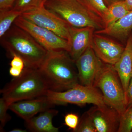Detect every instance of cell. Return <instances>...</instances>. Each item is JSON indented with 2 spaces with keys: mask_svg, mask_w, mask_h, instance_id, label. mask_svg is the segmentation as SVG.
<instances>
[{
  "mask_svg": "<svg viewBox=\"0 0 132 132\" xmlns=\"http://www.w3.org/2000/svg\"><path fill=\"white\" fill-rule=\"evenodd\" d=\"M104 2L108 7L109 6L115 3L118 2L123 1L124 0H104Z\"/></svg>",
  "mask_w": 132,
  "mask_h": 132,
  "instance_id": "f1b7e54d",
  "label": "cell"
},
{
  "mask_svg": "<svg viewBox=\"0 0 132 132\" xmlns=\"http://www.w3.org/2000/svg\"><path fill=\"white\" fill-rule=\"evenodd\" d=\"M95 31V29L92 27H76L70 26L68 53L74 61L75 62L91 46Z\"/></svg>",
  "mask_w": 132,
  "mask_h": 132,
  "instance_id": "4fadbf2b",
  "label": "cell"
},
{
  "mask_svg": "<svg viewBox=\"0 0 132 132\" xmlns=\"http://www.w3.org/2000/svg\"><path fill=\"white\" fill-rule=\"evenodd\" d=\"M23 70L20 69L10 67L9 70V73L10 75L14 77V78H17L21 74Z\"/></svg>",
  "mask_w": 132,
  "mask_h": 132,
  "instance_id": "83f0119b",
  "label": "cell"
},
{
  "mask_svg": "<svg viewBox=\"0 0 132 132\" xmlns=\"http://www.w3.org/2000/svg\"><path fill=\"white\" fill-rule=\"evenodd\" d=\"M10 104L3 97L0 99V130L2 132L3 128L8 121L11 119L7 113Z\"/></svg>",
  "mask_w": 132,
  "mask_h": 132,
  "instance_id": "603a6c76",
  "label": "cell"
},
{
  "mask_svg": "<svg viewBox=\"0 0 132 132\" xmlns=\"http://www.w3.org/2000/svg\"><path fill=\"white\" fill-rule=\"evenodd\" d=\"M21 15L34 24L48 29L64 39L69 40L71 26L47 9L44 5L24 12Z\"/></svg>",
  "mask_w": 132,
  "mask_h": 132,
  "instance_id": "ba28073f",
  "label": "cell"
},
{
  "mask_svg": "<svg viewBox=\"0 0 132 132\" xmlns=\"http://www.w3.org/2000/svg\"><path fill=\"white\" fill-rule=\"evenodd\" d=\"M132 131V106L127 109L121 115L118 132H131Z\"/></svg>",
  "mask_w": 132,
  "mask_h": 132,
  "instance_id": "7402d4cb",
  "label": "cell"
},
{
  "mask_svg": "<svg viewBox=\"0 0 132 132\" xmlns=\"http://www.w3.org/2000/svg\"><path fill=\"white\" fill-rule=\"evenodd\" d=\"M14 24L27 32L48 52L59 50L69 52V43L67 40L53 32L34 24L21 15L16 19Z\"/></svg>",
  "mask_w": 132,
  "mask_h": 132,
  "instance_id": "52a82bcc",
  "label": "cell"
},
{
  "mask_svg": "<svg viewBox=\"0 0 132 132\" xmlns=\"http://www.w3.org/2000/svg\"><path fill=\"white\" fill-rule=\"evenodd\" d=\"M74 132H97L92 118L87 111L82 115Z\"/></svg>",
  "mask_w": 132,
  "mask_h": 132,
  "instance_id": "44dd1931",
  "label": "cell"
},
{
  "mask_svg": "<svg viewBox=\"0 0 132 132\" xmlns=\"http://www.w3.org/2000/svg\"></svg>",
  "mask_w": 132,
  "mask_h": 132,
  "instance_id": "d6a6232c",
  "label": "cell"
},
{
  "mask_svg": "<svg viewBox=\"0 0 132 132\" xmlns=\"http://www.w3.org/2000/svg\"><path fill=\"white\" fill-rule=\"evenodd\" d=\"M48 1V0H43V4H45V3L47 1Z\"/></svg>",
  "mask_w": 132,
  "mask_h": 132,
  "instance_id": "1f68e13d",
  "label": "cell"
},
{
  "mask_svg": "<svg viewBox=\"0 0 132 132\" xmlns=\"http://www.w3.org/2000/svg\"><path fill=\"white\" fill-rule=\"evenodd\" d=\"M75 64L67 51H50L39 69L47 81L50 90L63 92L80 84Z\"/></svg>",
  "mask_w": 132,
  "mask_h": 132,
  "instance_id": "6da1fadb",
  "label": "cell"
},
{
  "mask_svg": "<svg viewBox=\"0 0 132 132\" xmlns=\"http://www.w3.org/2000/svg\"><path fill=\"white\" fill-rule=\"evenodd\" d=\"M130 12L124 1L115 3L108 7L106 14L103 19L105 28L115 23Z\"/></svg>",
  "mask_w": 132,
  "mask_h": 132,
  "instance_id": "e0dca14e",
  "label": "cell"
},
{
  "mask_svg": "<svg viewBox=\"0 0 132 132\" xmlns=\"http://www.w3.org/2000/svg\"><path fill=\"white\" fill-rule=\"evenodd\" d=\"M44 6L71 26L92 27L96 30L105 28L102 19L87 9L78 0H48Z\"/></svg>",
  "mask_w": 132,
  "mask_h": 132,
  "instance_id": "277c9868",
  "label": "cell"
},
{
  "mask_svg": "<svg viewBox=\"0 0 132 132\" xmlns=\"http://www.w3.org/2000/svg\"><path fill=\"white\" fill-rule=\"evenodd\" d=\"M22 14L13 8L0 10V38L7 32Z\"/></svg>",
  "mask_w": 132,
  "mask_h": 132,
  "instance_id": "ac0fdd59",
  "label": "cell"
},
{
  "mask_svg": "<svg viewBox=\"0 0 132 132\" xmlns=\"http://www.w3.org/2000/svg\"><path fill=\"white\" fill-rule=\"evenodd\" d=\"M50 87L39 68L26 67L1 90L2 97L10 105L13 102L46 95Z\"/></svg>",
  "mask_w": 132,
  "mask_h": 132,
  "instance_id": "3957f363",
  "label": "cell"
},
{
  "mask_svg": "<svg viewBox=\"0 0 132 132\" xmlns=\"http://www.w3.org/2000/svg\"><path fill=\"white\" fill-rule=\"evenodd\" d=\"M91 47L105 64L114 65L123 54L125 47L103 35L95 33Z\"/></svg>",
  "mask_w": 132,
  "mask_h": 132,
  "instance_id": "8fae6325",
  "label": "cell"
},
{
  "mask_svg": "<svg viewBox=\"0 0 132 132\" xmlns=\"http://www.w3.org/2000/svg\"><path fill=\"white\" fill-rule=\"evenodd\" d=\"M78 1L87 9L97 15L103 20L108 9V7L106 5L104 0Z\"/></svg>",
  "mask_w": 132,
  "mask_h": 132,
  "instance_id": "d6986e66",
  "label": "cell"
},
{
  "mask_svg": "<svg viewBox=\"0 0 132 132\" xmlns=\"http://www.w3.org/2000/svg\"><path fill=\"white\" fill-rule=\"evenodd\" d=\"M65 124L70 130L75 132L78 127L79 120L78 116L75 113L67 114L65 116Z\"/></svg>",
  "mask_w": 132,
  "mask_h": 132,
  "instance_id": "cb8c5ba5",
  "label": "cell"
},
{
  "mask_svg": "<svg viewBox=\"0 0 132 132\" xmlns=\"http://www.w3.org/2000/svg\"><path fill=\"white\" fill-rule=\"evenodd\" d=\"M101 91L106 104L121 115L126 109L125 91L114 66L104 63L95 83Z\"/></svg>",
  "mask_w": 132,
  "mask_h": 132,
  "instance_id": "5b68a950",
  "label": "cell"
},
{
  "mask_svg": "<svg viewBox=\"0 0 132 132\" xmlns=\"http://www.w3.org/2000/svg\"><path fill=\"white\" fill-rule=\"evenodd\" d=\"M113 66L120 79L126 94L132 78V34L127 39L123 54Z\"/></svg>",
  "mask_w": 132,
  "mask_h": 132,
  "instance_id": "5bb4252c",
  "label": "cell"
},
{
  "mask_svg": "<svg viewBox=\"0 0 132 132\" xmlns=\"http://www.w3.org/2000/svg\"><path fill=\"white\" fill-rule=\"evenodd\" d=\"M87 112L97 132H118L121 115L113 108L107 104L95 105Z\"/></svg>",
  "mask_w": 132,
  "mask_h": 132,
  "instance_id": "30bf717a",
  "label": "cell"
},
{
  "mask_svg": "<svg viewBox=\"0 0 132 132\" xmlns=\"http://www.w3.org/2000/svg\"><path fill=\"white\" fill-rule=\"evenodd\" d=\"M126 106L127 109L132 106V78L130 80L126 94Z\"/></svg>",
  "mask_w": 132,
  "mask_h": 132,
  "instance_id": "484cf974",
  "label": "cell"
},
{
  "mask_svg": "<svg viewBox=\"0 0 132 132\" xmlns=\"http://www.w3.org/2000/svg\"><path fill=\"white\" fill-rule=\"evenodd\" d=\"M81 85L94 87L98 75L104 63L95 54L91 46L75 61Z\"/></svg>",
  "mask_w": 132,
  "mask_h": 132,
  "instance_id": "9c48e42d",
  "label": "cell"
},
{
  "mask_svg": "<svg viewBox=\"0 0 132 132\" xmlns=\"http://www.w3.org/2000/svg\"></svg>",
  "mask_w": 132,
  "mask_h": 132,
  "instance_id": "836d02e7",
  "label": "cell"
},
{
  "mask_svg": "<svg viewBox=\"0 0 132 132\" xmlns=\"http://www.w3.org/2000/svg\"><path fill=\"white\" fill-rule=\"evenodd\" d=\"M132 30V11L111 26L95 33L109 36L120 41L128 38Z\"/></svg>",
  "mask_w": 132,
  "mask_h": 132,
  "instance_id": "9a60e30c",
  "label": "cell"
},
{
  "mask_svg": "<svg viewBox=\"0 0 132 132\" xmlns=\"http://www.w3.org/2000/svg\"><path fill=\"white\" fill-rule=\"evenodd\" d=\"M16 0H0V10L13 8Z\"/></svg>",
  "mask_w": 132,
  "mask_h": 132,
  "instance_id": "4316f807",
  "label": "cell"
},
{
  "mask_svg": "<svg viewBox=\"0 0 132 132\" xmlns=\"http://www.w3.org/2000/svg\"><path fill=\"white\" fill-rule=\"evenodd\" d=\"M43 6V0H16L13 8L22 13Z\"/></svg>",
  "mask_w": 132,
  "mask_h": 132,
  "instance_id": "ffe728a7",
  "label": "cell"
},
{
  "mask_svg": "<svg viewBox=\"0 0 132 132\" xmlns=\"http://www.w3.org/2000/svg\"><path fill=\"white\" fill-rule=\"evenodd\" d=\"M10 132H27L26 130L23 129H20V128H15L13 130L10 131Z\"/></svg>",
  "mask_w": 132,
  "mask_h": 132,
  "instance_id": "4dcf8cb0",
  "label": "cell"
},
{
  "mask_svg": "<svg viewBox=\"0 0 132 132\" xmlns=\"http://www.w3.org/2000/svg\"><path fill=\"white\" fill-rule=\"evenodd\" d=\"M46 95L57 105L71 104L81 106L93 104L101 106L106 104L102 94L97 88L80 84L63 92L49 90Z\"/></svg>",
  "mask_w": 132,
  "mask_h": 132,
  "instance_id": "8992f818",
  "label": "cell"
},
{
  "mask_svg": "<svg viewBox=\"0 0 132 132\" xmlns=\"http://www.w3.org/2000/svg\"><path fill=\"white\" fill-rule=\"evenodd\" d=\"M1 44L9 57H21L28 67L39 68L48 53L27 32L14 24L1 37Z\"/></svg>",
  "mask_w": 132,
  "mask_h": 132,
  "instance_id": "7a4b0ae2",
  "label": "cell"
},
{
  "mask_svg": "<svg viewBox=\"0 0 132 132\" xmlns=\"http://www.w3.org/2000/svg\"><path fill=\"white\" fill-rule=\"evenodd\" d=\"M10 65V67L24 70L26 67V64L22 59L19 56L14 55L12 57Z\"/></svg>",
  "mask_w": 132,
  "mask_h": 132,
  "instance_id": "d4e9b609",
  "label": "cell"
},
{
  "mask_svg": "<svg viewBox=\"0 0 132 132\" xmlns=\"http://www.w3.org/2000/svg\"><path fill=\"white\" fill-rule=\"evenodd\" d=\"M124 1L128 10L132 11V0H124Z\"/></svg>",
  "mask_w": 132,
  "mask_h": 132,
  "instance_id": "f546056e",
  "label": "cell"
},
{
  "mask_svg": "<svg viewBox=\"0 0 132 132\" xmlns=\"http://www.w3.org/2000/svg\"><path fill=\"white\" fill-rule=\"evenodd\" d=\"M55 105L54 102L44 95L13 102L10 105L9 109L26 121Z\"/></svg>",
  "mask_w": 132,
  "mask_h": 132,
  "instance_id": "7c38bea8",
  "label": "cell"
},
{
  "mask_svg": "<svg viewBox=\"0 0 132 132\" xmlns=\"http://www.w3.org/2000/svg\"><path fill=\"white\" fill-rule=\"evenodd\" d=\"M58 113L55 109L50 108L42 112L37 116H34L26 121V126L31 131L35 132H58L59 128L53 125V118Z\"/></svg>",
  "mask_w": 132,
  "mask_h": 132,
  "instance_id": "2e32d148",
  "label": "cell"
}]
</instances>
